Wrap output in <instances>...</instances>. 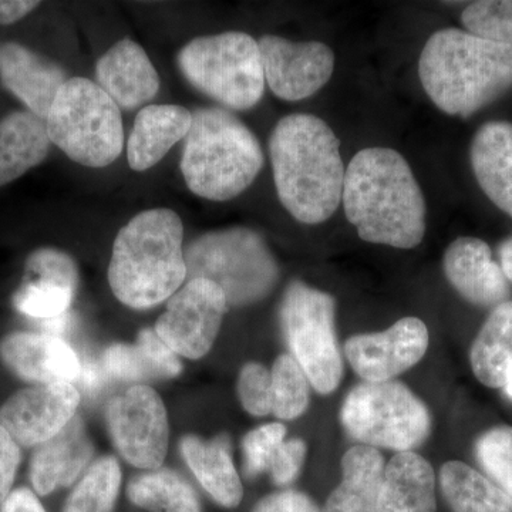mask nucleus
<instances>
[{"label":"nucleus","mask_w":512,"mask_h":512,"mask_svg":"<svg viewBox=\"0 0 512 512\" xmlns=\"http://www.w3.org/2000/svg\"><path fill=\"white\" fill-rule=\"evenodd\" d=\"M25 278L42 279L72 289L79 286V269L72 256L57 248H39L28 256Z\"/></svg>","instance_id":"obj_37"},{"label":"nucleus","mask_w":512,"mask_h":512,"mask_svg":"<svg viewBox=\"0 0 512 512\" xmlns=\"http://www.w3.org/2000/svg\"><path fill=\"white\" fill-rule=\"evenodd\" d=\"M346 433L363 446L412 451L427 440L431 417L421 402L400 382H365L350 390L340 410Z\"/></svg>","instance_id":"obj_9"},{"label":"nucleus","mask_w":512,"mask_h":512,"mask_svg":"<svg viewBox=\"0 0 512 512\" xmlns=\"http://www.w3.org/2000/svg\"><path fill=\"white\" fill-rule=\"evenodd\" d=\"M264 164L258 138L234 114L218 107L192 113L181 171L195 195L210 201L232 200L254 183Z\"/></svg>","instance_id":"obj_5"},{"label":"nucleus","mask_w":512,"mask_h":512,"mask_svg":"<svg viewBox=\"0 0 512 512\" xmlns=\"http://www.w3.org/2000/svg\"><path fill=\"white\" fill-rule=\"evenodd\" d=\"M97 84L123 110L146 106L160 90V76L146 50L121 39L96 64Z\"/></svg>","instance_id":"obj_19"},{"label":"nucleus","mask_w":512,"mask_h":512,"mask_svg":"<svg viewBox=\"0 0 512 512\" xmlns=\"http://www.w3.org/2000/svg\"><path fill=\"white\" fill-rule=\"evenodd\" d=\"M436 476L426 458L399 451L384 470L377 512H436Z\"/></svg>","instance_id":"obj_25"},{"label":"nucleus","mask_w":512,"mask_h":512,"mask_svg":"<svg viewBox=\"0 0 512 512\" xmlns=\"http://www.w3.org/2000/svg\"><path fill=\"white\" fill-rule=\"evenodd\" d=\"M107 429L121 457L141 470H157L167 457L170 426L153 387L134 384L106 407Z\"/></svg>","instance_id":"obj_11"},{"label":"nucleus","mask_w":512,"mask_h":512,"mask_svg":"<svg viewBox=\"0 0 512 512\" xmlns=\"http://www.w3.org/2000/svg\"><path fill=\"white\" fill-rule=\"evenodd\" d=\"M265 82L285 101L308 99L332 77L335 55L320 42H289L268 35L258 42Z\"/></svg>","instance_id":"obj_14"},{"label":"nucleus","mask_w":512,"mask_h":512,"mask_svg":"<svg viewBox=\"0 0 512 512\" xmlns=\"http://www.w3.org/2000/svg\"><path fill=\"white\" fill-rule=\"evenodd\" d=\"M429 342L426 323L407 316L384 332L352 336L346 340L345 355L365 382H389L417 365L426 355Z\"/></svg>","instance_id":"obj_15"},{"label":"nucleus","mask_w":512,"mask_h":512,"mask_svg":"<svg viewBox=\"0 0 512 512\" xmlns=\"http://www.w3.org/2000/svg\"><path fill=\"white\" fill-rule=\"evenodd\" d=\"M187 279L214 282L228 306L254 305L279 281V266L265 239L247 227L217 229L195 238L184 249Z\"/></svg>","instance_id":"obj_6"},{"label":"nucleus","mask_w":512,"mask_h":512,"mask_svg":"<svg viewBox=\"0 0 512 512\" xmlns=\"http://www.w3.org/2000/svg\"><path fill=\"white\" fill-rule=\"evenodd\" d=\"M346 218L372 244L412 249L426 234V201L412 168L390 148L359 151L345 173Z\"/></svg>","instance_id":"obj_1"},{"label":"nucleus","mask_w":512,"mask_h":512,"mask_svg":"<svg viewBox=\"0 0 512 512\" xmlns=\"http://www.w3.org/2000/svg\"><path fill=\"white\" fill-rule=\"evenodd\" d=\"M286 437V427L281 423H269L249 431L242 439L244 471L248 478L258 477L269 470L276 451Z\"/></svg>","instance_id":"obj_36"},{"label":"nucleus","mask_w":512,"mask_h":512,"mask_svg":"<svg viewBox=\"0 0 512 512\" xmlns=\"http://www.w3.org/2000/svg\"><path fill=\"white\" fill-rule=\"evenodd\" d=\"M94 447L82 419L74 417L57 436L40 444L30 458L29 478L33 491L47 497L70 487L92 463Z\"/></svg>","instance_id":"obj_20"},{"label":"nucleus","mask_w":512,"mask_h":512,"mask_svg":"<svg viewBox=\"0 0 512 512\" xmlns=\"http://www.w3.org/2000/svg\"><path fill=\"white\" fill-rule=\"evenodd\" d=\"M52 141L46 120L28 110L13 111L0 120V187L13 183L42 164Z\"/></svg>","instance_id":"obj_26"},{"label":"nucleus","mask_w":512,"mask_h":512,"mask_svg":"<svg viewBox=\"0 0 512 512\" xmlns=\"http://www.w3.org/2000/svg\"><path fill=\"white\" fill-rule=\"evenodd\" d=\"M181 456L190 467L201 487L221 507L237 508L244 498V487L232 460L229 437L204 440L201 437L185 436L180 441Z\"/></svg>","instance_id":"obj_23"},{"label":"nucleus","mask_w":512,"mask_h":512,"mask_svg":"<svg viewBox=\"0 0 512 512\" xmlns=\"http://www.w3.org/2000/svg\"><path fill=\"white\" fill-rule=\"evenodd\" d=\"M22 463V447L0 426V505L13 491Z\"/></svg>","instance_id":"obj_40"},{"label":"nucleus","mask_w":512,"mask_h":512,"mask_svg":"<svg viewBox=\"0 0 512 512\" xmlns=\"http://www.w3.org/2000/svg\"><path fill=\"white\" fill-rule=\"evenodd\" d=\"M121 488L119 461L101 457L87 468L67 497L62 512H113Z\"/></svg>","instance_id":"obj_31"},{"label":"nucleus","mask_w":512,"mask_h":512,"mask_svg":"<svg viewBox=\"0 0 512 512\" xmlns=\"http://www.w3.org/2000/svg\"><path fill=\"white\" fill-rule=\"evenodd\" d=\"M279 201L295 220L316 225L338 210L345 184L340 141L319 117L291 114L269 137Z\"/></svg>","instance_id":"obj_2"},{"label":"nucleus","mask_w":512,"mask_h":512,"mask_svg":"<svg viewBox=\"0 0 512 512\" xmlns=\"http://www.w3.org/2000/svg\"><path fill=\"white\" fill-rule=\"evenodd\" d=\"M192 113L175 104H151L138 111L127 144V160L134 171H147L187 137Z\"/></svg>","instance_id":"obj_21"},{"label":"nucleus","mask_w":512,"mask_h":512,"mask_svg":"<svg viewBox=\"0 0 512 512\" xmlns=\"http://www.w3.org/2000/svg\"><path fill=\"white\" fill-rule=\"evenodd\" d=\"M461 22L481 39L512 46V0H481L464 9Z\"/></svg>","instance_id":"obj_35"},{"label":"nucleus","mask_w":512,"mask_h":512,"mask_svg":"<svg viewBox=\"0 0 512 512\" xmlns=\"http://www.w3.org/2000/svg\"><path fill=\"white\" fill-rule=\"evenodd\" d=\"M470 363L478 382L500 389L512 375V301L493 309L470 350Z\"/></svg>","instance_id":"obj_28"},{"label":"nucleus","mask_w":512,"mask_h":512,"mask_svg":"<svg viewBox=\"0 0 512 512\" xmlns=\"http://www.w3.org/2000/svg\"><path fill=\"white\" fill-rule=\"evenodd\" d=\"M80 393L73 383L33 384L0 406V426L20 447L36 448L76 417Z\"/></svg>","instance_id":"obj_13"},{"label":"nucleus","mask_w":512,"mask_h":512,"mask_svg":"<svg viewBox=\"0 0 512 512\" xmlns=\"http://www.w3.org/2000/svg\"><path fill=\"white\" fill-rule=\"evenodd\" d=\"M443 266L448 282L473 305L494 309L510 301V284L503 269L481 239L461 237L451 242Z\"/></svg>","instance_id":"obj_17"},{"label":"nucleus","mask_w":512,"mask_h":512,"mask_svg":"<svg viewBox=\"0 0 512 512\" xmlns=\"http://www.w3.org/2000/svg\"><path fill=\"white\" fill-rule=\"evenodd\" d=\"M227 309V298L214 282L190 279L168 299L154 330L178 356L201 359L214 346Z\"/></svg>","instance_id":"obj_12"},{"label":"nucleus","mask_w":512,"mask_h":512,"mask_svg":"<svg viewBox=\"0 0 512 512\" xmlns=\"http://www.w3.org/2000/svg\"><path fill=\"white\" fill-rule=\"evenodd\" d=\"M237 392L245 412L256 417L268 416L274 407L271 372L261 363L249 362L239 373Z\"/></svg>","instance_id":"obj_38"},{"label":"nucleus","mask_w":512,"mask_h":512,"mask_svg":"<svg viewBox=\"0 0 512 512\" xmlns=\"http://www.w3.org/2000/svg\"><path fill=\"white\" fill-rule=\"evenodd\" d=\"M440 487L453 512H512L511 498L463 461H447L441 466Z\"/></svg>","instance_id":"obj_29"},{"label":"nucleus","mask_w":512,"mask_h":512,"mask_svg":"<svg viewBox=\"0 0 512 512\" xmlns=\"http://www.w3.org/2000/svg\"><path fill=\"white\" fill-rule=\"evenodd\" d=\"M335 312L332 295L302 281L288 285L279 309L282 332L292 357L320 394L335 392L343 377Z\"/></svg>","instance_id":"obj_10"},{"label":"nucleus","mask_w":512,"mask_h":512,"mask_svg":"<svg viewBox=\"0 0 512 512\" xmlns=\"http://www.w3.org/2000/svg\"><path fill=\"white\" fill-rule=\"evenodd\" d=\"M177 62L192 87L228 109H252L264 96L258 40L247 33L231 30L192 39Z\"/></svg>","instance_id":"obj_8"},{"label":"nucleus","mask_w":512,"mask_h":512,"mask_svg":"<svg viewBox=\"0 0 512 512\" xmlns=\"http://www.w3.org/2000/svg\"><path fill=\"white\" fill-rule=\"evenodd\" d=\"M470 158L481 190L512 218V124L485 123L473 138Z\"/></svg>","instance_id":"obj_24"},{"label":"nucleus","mask_w":512,"mask_h":512,"mask_svg":"<svg viewBox=\"0 0 512 512\" xmlns=\"http://www.w3.org/2000/svg\"><path fill=\"white\" fill-rule=\"evenodd\" d=\"M60 64L18 42L0 46V82L26 109L46 120L57 93L67 82Z\"/></svg>","instance_id":"obj_18"},{"label":"nucleus","mask_w":512,"mask_h":512,"mask_svg":"<svg viewBox=\"0 0 512 512\" xmlns=\"http://www.w3.org/2000/svg\"><path fill=\"white\" fill-rule=\"evenodd\" d=\"M40 2L32 0H0V25H12L32 13Z\"/></svg>","instance_id":"obj_43"},{"label":"nucleus","mask_w":512,"mask_h":512,"mask_svg":"<svg viewBox=\"0 0 512 512\" xmlns=\"http://www.w3.org/2000/svg\"><path fill=\"white\" fill-rule=\"evenodd\" d=\"M73 298L72 289L42 279L25 278L13 295V306L20 315L47 322L69 313Z\"/></svg>","instance_id":"obj_33"},{"label":"nucleus","mask_w":512,"mask_h":512,"mask_svg":"<svg viewBox=\"0 0 512 512\" xmlns=\"http://www.w3.org/2000/svg\"><path fill=\"white\" fill-rule=\"evenodd\" d=\"M305 457V441L301 439L285 440L276 451L271 467H269L274 483L281 487L292 484L301 473Z\"/></svg>","instance_id":"obj_39"},{"label":"nucleus","mask_w":512,"mask_h":512,"mask_svg":"<svg viewBox=\"0 0 512 512\" xmlns=\"http://www.w3.org/2000/svg\"><path fill=\"white\" fill-rule=\"evenodd\" d=\"M476 457L487 477L512 500V427L484 431L476 441Z\"/></svg>","instance_id":"obj_34"},{"label":"nucleus","mask_w":512,"mask_h":512,"mask_svg":"<svg viewBox=\"0 0 512 512\" xmlns=\"http://www.w3.org/2000/svg\"><path fill=\"white\" fill-rule=\"evenodd\" d=\"M127 497L148 512H202L197 491L170 468L160 467L131 478Z\"/></svg>","instance_id":"obj_30"},{"label":"nucleus","mask_w":512,"mask_h":512,"mask_svg":"<svg viewBox=\"0 0 512 512\" xmlns=\"http://www.w3.org/2000/svg\"><path fill=\"white\" fill-rule=\"evenodd\" d=\"M504 389L508 396H510L512 399V375L510 376V379H508L507 384H505Z\"/></svg>","instance_id":"obj_45"},{"label":"nucleus","mask_w":512,"mask_h":512,"mask_svg":"<svg viewBox=\"0 0 512 512\" xmlns=\"http://www.w3.org/2000/svg\"><path fill=\"white\" fill-rule=\"evenodd\" d=\"M184 249V225L177 212L168 208L140 212L114 239L111 292L133 309L168 301L187 279Z\"/></svg>","instance_id":"obj_4"},{"label":"nucleus","mask_w":512,"mask_h":512,"mask_svg":"<svg viewBox=\"0 0 512 512\" xmlns=\"http://www.w3.org/2000/svg\"><path fill=\"white\" fill-rule=\"evenodd\" d=\"M0 362L33 384L74 383L83 363L63 338L46 332H12L0 340Z\"/></svg>","instance_id":"obj_16"},{"label":"nucleus","mask_w":512,"mask_h":512,"mask_svg":"<svg viewBox=\"0 0 512 512\" xmlns=\"http://www.w3.org/2000/svg\"><path fill=\"white\" fill-rule=\"evenodd\" d=\"M50 141L74 163L103 168L120 157L124 128L120 107L99 84L72 77L46 117Z\"/></svg>","instance_id":"obj_7"},{"label":"nucleus","mask_w":512,"mask_h":512,"mask_svg":"<svg viewBox=\"0 0 512 512\" xmlns=\"http://www.w3.org/2000/svg\"><path fill=\"white\" fill-rule=\"evenodd\" d=\"M252 512H320L309 495L301 491L285 490L266 495Z\"/></svg>","instance_id":"obj_41"},{"label":"nucleus","mask_w":512,"mask_h":512,"mask_svg":"<svg viewBox=\"0 0 512 512\" xmlns=\"http://www.w3.org/2000/svg\"><path fill=\"white\" fill-rule=\"evenodd\" d=\"M99 366L107 382L173 379L183 372L177 353L165 345L154 329L141 330L134 345L109 346L101 353Z\"/></svg>","instance_id":"obj_22"},{"label":"nucleus","mask_w":512,"mask_h":512,"mask_svg":"<svg viewBox=\"0 0 512 512\" xmlns=\"http://www.w3.org/2000/svg\"><path fill=\"white\" fill-rule=\"evenodd\" d=\"M419 76L441 111L470 117L512 89V46L441 29L421 50Z\"/></svg>","instance_id":"obj_3"},{"label":"nucleus","mask_w":512,"mask_h":512,"mask_svg":"<svg viewBox=\"0 0 512 512\" xmlns=\"http://www.w3.org/2000/svg\"><path fill=\"white\" fill-rule=\"evenodd\" d=\"M498 256H500V266L505 278L508 282H512V237L501 242L500 247H498Z\"/></svg>","instance_id":"obj_44"},{"label":"nucleus","mask_w":512,"mask_h":512,"mask_svg":"<svg viewBox=\"0 0 512 512\" xmlns=\"http://www.w3.org/2000/svg\"><path fill=\"white\" fill-rule=\"evenodd\" d=\"M0 512H47L39 495L28 487L15 488L0 505Z\"/></svg>","instance_id":"obj_42"},{"label":"nucleus","mask_w":512,"mask_h":512,"mask_svg":"<svg viewBox=\"0 0 512 512\" xmlns=\"http://www.w3.org/2000/svg\"><path fill=\"white\" fill-rule=\"evenodd\" d=\"M384 458L375 447L355 446L342 458V483L326 500V512H377Z\"/></svg>","instance_id":"obj_27"},{"label":"nucleus","mask_w":512,"mask_h":512,"mask_svg":"<svg viewBox=\"0 0 512 512\" xmlns=\"http://www.w3.org/2000/svg\"><path fill=\"white\" fill-rule=\"evenodd\" d=\"M274 407L272 413L281 420L301 417L309 406V380L292 355H281L271 370Z\"/></svg>","instance_id":"obj_32"}]
</instances>
